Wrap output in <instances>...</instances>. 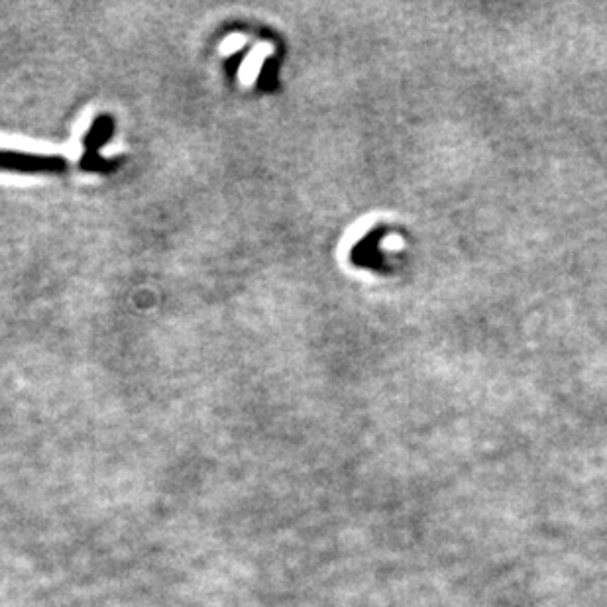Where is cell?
<instances>
[{
	"mask_svg": "<svg viewBox=\"0 0 607 607\" xmlns=\"http://www.w3.org/2000/svg\"><path fill=\"white\" fill-rule=\"evenodd\" d=\"M112 132H115V118L108 117V115H99L95 120H92V125L89 128V132L85 134L83 138V146H85V153L83 158L79 161V168L85 169V171H115L122 160H105L99 156V150L105 146L108 142V138L112 136Z\"/></svg>",
	"mask_w": 607,
	"mask_h": 607,
	"instance_id": "1",
	"label": "cell"
},
{
	"mask_svg": "<svg viewBox=\"0 0 607 607\" xmlns=\"http://www.w3.org/2000/svg\"><path fill=\"white\" fill-rule=\"evenodd\" d=\"M67 169L69 161L64 156H46V153H28L0 148V171L57 175Z\"/></svg>",
	"mask_w": 607,
	"mask_h": 607,
	"instance_id": "2",
	"label": "cell"
}]
</instances>
